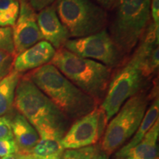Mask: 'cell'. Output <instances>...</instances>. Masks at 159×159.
I'll return each mask as SVG.
<instances>
[{
  "instance_id": "8",
  "label": "cell",
  "mask_w": 159,
  "mask_h": 159,
  "mask_svg": "<svg viewBox=\"0 0 159 159\" xmlns=\"http://www.w3.org/2000/svg\"><path fill=\"white\" fill-rule=\"evenodd\" d=\"M63 47L80 57L101 63L109 68L116 66L122 60V52L105 29L88 36L68 39Z\"/></svg>"
},
{
  "instance_id": "26",
  "label": "cell",
  "mask_w": 159,
  "mask_h": 159,
  "mask_svg": "<svg viewBox=\"0 0 159 159\" xmlns=\"http://www.w3.org/2000/svg\"><path fill=\"white\" fill-rule=\"evenodd\" d=\"M14 24L8 16L0 12V27H11L14 25Z\"/></svg>"
},
{
  "instance_id": "4",
  "label": "cell",
  "mask_w": 159,
  "mask_h": 159,
  "mask_svg": "<svg viewBox=\"0 0 159 159\" xmlns=\"http://www.w3.org/2000/svg\"><path fill=\"white\" fill-rule=\"evenodd\" d=\"M151 0H116L111 36L120 51L129 52L150 23Z\"/></svg>"
},
{
  "instance_id": "33",
  "label": "cell",
  "mask_w": 159,
  "mask_h": 159,
  "mask_svg": "<svg viewBox=\"0 0 159 159\" xmlns=\"http://www.w3.org/2000/svg\"><path fill=\"white\" fill-rule=\"evenodd\" d=\"M19 2H27V0H18Z\"/></svg>"
},
{
  "instance_id": "24",
  "label": "cell",
  "mask_w": 159,
  "mask_h": 159,
  "mask_svg": "<svg viewBox=\"0 0 159 159\" xmlns=\"http://www.w3.org/2000/svg\"><path fill=\"white\" fill-rule=\"evenodd\" d=\"M150 16L152 22L159 26V0H151Z\"/></svg>"
},
{
  "instance_id": "21",
  "label": "cell",
  "mask_w": 159,
  "mask_h": 159,
  "mask_svg": "<svg viewBox=\"0 0 159 159\" xmlns=\"http://www.w3.org/2000/svg\"><path fill=\"white\" fill-rule=\"evenodd\" d=\"M14 56L0 49V80L11 71Z\"/></svg>"
},
{
  "instance_id": "2",
  "label": "cell",
  "mask_w": 159,
  "mask_h": 159,
  "mask_svg": "<svg viewBox=\"0 0 159 159\" xmlns=\"http://www.w3.org/2000/svg\"><path fill=\"white\" fill-rule=\"evenodd\" d=\"M13 105L39 134H53L63 136L68 130L69 119L28 77L20 78Z\"/></svg>"
},
{
  "instance_id": "31",
  "label": "cell",
  "mask_w": 159,
  "mask_h": 159,
  "mask_svg": "<svg viewBox=\"0 0 159 159\" xmlns=\"http://www.w3.org/2000/svg\"><path fill=\"white\" fill-rule=\"evenodd\" d=\"M62 153H60L57 155H55V156H51V157H48V158H40V159H61L62 158Z\"/></svg>"
},
{
  "instance_id": "17",
  "label": "cell",
  "mask_w": 159,
  "mask_h": 159,
  "mask_svg": "<svg viewBox=\"0 0 159 159\" xmlns=\"http://www.w3.org/2000/svg\"><path fill=\"white\" fill-rule=\"evenodd\" d=\"M39 137V141L31 152L35 159L48 158L62 153L64 150L61 144L63 136L53 134H41Z\"/></svg>"
},
{
  "instance_id": "14",
  "label": "cell",
  "mask_w": 159,
  "mask_h": 159,
  "mask_svg": "<svg viewBox=\"0 0 159 159\" xmlns=\"http://www.w3.org/2000/svg\"><path fill=\"white\" fill-rule=\"evenodd\" d=\"M159 134L158 120L153 125L144 138L136 146L129 150L122 159L127 157L134 159H157L158 158V148L157 141Z\"/></svg>"
},
{
  "instance_id": "23",
  "label": "cell",
  "mask_w": 159,
  "mask_h": 159,
  "mask_svg": "<svg viewBox=\"0 0 159 159\" xmlns=\"http://www.w3.org/2000/svg\"><path fill=\"white\" fill-rule=\"evenodd\" d=\"M16 152H18V148L14 139L0 140V158Z\"/></svg>"
},
{
  "instance_id": "25",
  "label": "cell",
  "mask_w": 159,
  "mask_h": 159,
  "mask_svg": "<svg viewBox=\"0 0 159 159\" xmlns=\"http://www.w3.org/2000/svg\"><path fill=\"white\" fill-rule=\"evenodd\" d=\"M55 0H30V5L34 11H41V10L48 7Z\"/></svg>"
},
{
  "instance_id": "30",
  "label": "cell",
  "mask_w": 159,
  "mask_h": 159,
  "mask_svg": "<svg viewBox=\"0 0 159 159\" xmlns=\"http://www.w3.org/2000/svg\"><path fill=\"white\" fill-rule=\"evenodd\" d=\"M19 154L16 152V153H13L8 155V156H6L3 157L2 159H19Z\"/></svg>"
},
{
  "instance_id": "27",
  "label": "cell",
  "mask_w": 159,
  "mask_h": 159,
  "mask_svg": "<svg viewBox=\"0 0 159 159\" xmlns=\"http://www.w3.org/2000/svg\"><path fill=\"white\" fill-rule=\"evenodd\" d=\"M97 2L100 4L101 6L106 9H110L112 7H114L116 0H96Z\"/></svg>"
},
{
  "instance_id": "20",
  "label": "cell",
  "mask_w": 159,
  "mask_h": 159,
  "mask_svg": "<svg viewBox=\"0 0 159 159\" xmlns=\"http://www.w3.org/2000/svg\"><path fill=\"white\" fill-rule=\"evenodd\" d=\"M20 2L18 0H0V12L16 22L19 13Z\"/></svg>"
},
{
  "instance_id": "15",
  "label": "cell",
  "mask_w": 159,
  "mask_h": 159,
  "mask_svg": "<svg viewBox=\"0 0 159 159\" xmlns=\"http://www.w3.org/2000/svg\"><path fill=\"white\" fill-rule=\"evenodd\" d=\"M159 114V99L158 98L155 99L151 104L150 107L146 111L144 118L139 125L138 130L134 134V136L126 145H125L118 151L116 153V157L119 159H122L123 156L130 149L138 144L142 141L144 136L148 132L149 130L153 126V125L158 120Z\"/></svg>"
},
{
  "instance_id": "29",
  "label": "cell",
  "mask_w": 159,
  "mask_h": 159,
  "mask_svg": "<svg viewBox=\"0 0 159 159\" xmlns=\"http://www.w3.org/2000/svg\"><path fill=\"white\" fill-rule=\"evenodd\" d=\"M19 153V152H18ZM19 159H35L34 157L31 153H19Z\"/></svg>"
},
{
  "instance_id": "7",
  "label": "cell",
  "mask_w": 159,
  "mask_h": 159,
  "mask_svg": "<svg viewBox=\"0 0 159 159\" xmlns=\"http://www.w3.org/2000/svg\"><path fill=\"white\" fill-rule=\"evenodd\" d=\"M148 99L136 94L124 103L107 126L102 149L107 156L120 148L138 130L146 113Z\"/></svg>"
},
{
  "instance_id": "6",
  "label": "cell",
  "mask_w": 159,
  "mask_h": 159,
  "mask_svg": "<svg viewBox=\"0 0 159 159\" xmlns=\"http://www.w3.org/2000/svg\"><path fill=\"white\" fill-rule=\"evenodd\" d=\"M144 60L136 52L110 80L100 109L106 122L114 117L124 103L137 94L142 87L144 73L142 66Z\"/></svg>"
},
{
  "instance_id": "1",
  "label": "cell",
  "mask_w": 159,
  "mask_h": 159,
  "mask_svg": "<svg viewBox=\"0 0 159 159\" xmlns=\"http://www.w3.org/2000/svg\"><path fill=\"white\" fill-rule=\"evenodd\" d=\"M68 119L77 120L97 108V101L67 79L52 63L28 77Z\"/></svg>"
},
{
  "instance_id": "12",
  "label": "cell",
  "mask_w": 159,
  "mask_h": 159,
  "mask_svg": "<svg viewBox=\"0 0 159 159\" xmlns=\"http://www.w3.org/2000/svg\"><path fill=\"white\" fill-rule=\"evenodd\" d=\"M37 23L43 39L55 49H61L69 39L68 32L60 21L54 6L49 5L39 11Z\"/></svg>"
},
{
  "instance_id": "16",
  "label": "cell",
  "mask_w": 159,
  "mask_h": 159,
  "mask_svg": "<svg viewBox=\"0 0 159 159\" xmlns=\"http://www.w3.org/2000/svg\"><path fill=\"white\" fill-rule=\"evenodd\" d=\"M20 78V73L12 70L0 80V116L7 114L13 106L16 89Z\"/></svg>"
},
{
  "instance_id": "5",
  "label": "cell",
  "mask_w": 159,
  "mask_h": 159,
  "mask_svg": "<svg viewBox=\"0 0 159 159\" xmlns=\"http://www.w3.org/2000/svg\"><path fill=\"white\" fill-rule=\"evenodd\" d=\"M55 11L69 37L75 39L98 33L107 21L105 11L91 0H57Z\"/></svg>"
},
{
  "instance_id": "32",
  "label": "cell",
  "mask_w": 159,
  "mask_h": 159,
  "mask_svg": "<svg viewBox=\"0 0 159 159\" xmlns=\"http://www.w3.org/2000/svg\"><path fill=\"white\" fill-rule=\"evenodd\" d=\"M125 159H134V158H130V157H127V158H125Z\"/></svg>"
},
{
  "instance_id": "13",
  "label": "cell",
  "mask_w": 159,
  "mask_h": 159,
  "mask_svg": "<svg viewBox=\"0 0 159 159\" xmlns=\"http://www.w3.org/2000/svg\"><path fill=\"white\" fill-rule=\"evenodd\" d=\"M13 139L19 153H31L39 141V134L34 127L21 114H16L11 119Z\"/></svg>"
},
{
  "instance_id": "9",
  "label": "cell",
  "mask_w": 159,
  "mask_h": 159,
  "mask_svg": "<svg viewBox=\"0 0 159 159\" xmlns=\"http://www.w3.org/2000/svg\"><path fill=\"white\" fill-rule=\"evenodd\" d=\"M106 119L103 111L96 108L89 114L77 119L61 139L64 150L92 146L102 134Z\"/></svg>"
},
{
  "instance_id": "18",
  "label": "cell",
  "mask_w": 159,
  "mask_h": 159,
  "mask_svg": "<svg viewBox=\"0 0 159 159\" xmlns=\"http://www.w3.org/2000/svg\"><path fill=\"white\" fill-rule=\"evenodd\" d=\"M97 152V148L94 146L85 147L77 149L64 150L61 159H92Z\"/></svg>"
},
{
  "instance_id": "19",
  "label": "cell",
  "mask_w": 159,
  "mask_h": 159,
  "mask_svg": "<svg viewBox=\"0 0 159 159\" xmlns=\"http://www.w3.org/2000/svg\"><path fill=\"white\" fill-rule=\"evenodd\" d=\"M0 49L15 57L12 27H0Z\"/></svg>"
},
{
  "instance_id": "3",
  "label": "cell",
  "mask_w": 159,
  "mask_h": 159,
  "mask_svg": "<svg viewBox=\"0 0 159 159\" xmlns=\"http://www.w3.org/2000/svg\"><path fill=\"white\" fill-rule=\"evenodd\" d=\"M50 63L77 88L96 101L105 97L111 80L109 67L80 57L62 47L56 50Z\"/></svg>"
},
{
  "instance_id": "22",
  "label": "cell",
  "mask_w": 159,
  "mask_h": 159,
  "mask_svg": "<svg viewBox=\"0 0 159 159\" xmlns=\"http://www.w3.org/2000/svg\"><path fill=\"white\" fill-rule=\"evenodd\" d=\"M13 139L11 119L6 116H0V140Z\"/></svg>"
},
{
  "instance_id": "11",
  "label": "cell",
  "mask_w": 159,
  "mask_h": 159,
  "mask_svg": "<svg viewBox=\"0 0 159 159\" xmlns=\"http://www.w3.org/2000/svg\"><path fill=\"white\" fill-rule=\"evenodd\" d=\"M55 52L56 49L50 43L42 40L15 56L13 70L21 73L39 69L51 62Z\"/></svg>"
},
{
  "instance_id": "28",
  "label": "cell",
  "mask_w": 159,
  "mask_h": 159,
  "mask_svg": "<svg viewBox=\"0 0 159 159\" xmlns=\"http://www.w3.org/2000/svg\"><path fill=\"white\" fill-rule=\"evenodd\" d=\"M92 159H108V156L104 152H96Z\"/></svg>"
},
{
  "instance_id": "10",
  "label": "cell",
  "mask_w": 159,
  "mask_h": 159,
  "mask_svg": "<svg viewBox=\"0 0 159 159\" xmlns=\"http://www.w3.org/2000/svg\"><path fill=\"white\" fill-rule=\"evenodd\" d=\"M12 31L15 56L43 40L36 13L27 2H20L19 16Z\"/></svg>"
}]
</instances>
